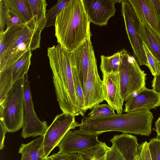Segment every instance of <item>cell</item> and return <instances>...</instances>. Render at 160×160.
<instances>
[{"mask_svg": "<svg viewBox=\"0 0 160 160\" xmlns=\"http://www.w3.org/2000/svg\"><path fill=\"white\" fill-rule=\"evenodd\" d=\"M90 21L82 0H70L56 18L55 36L57 42L69 52L91 38Z\"/></svg>", "mask_w": 160, "mask_h": 160, "instance_id": "1", "label": "cell"}, {"mask_svg": "<svg viewBox=\"0 0 160 160\" xmlns=\"http://www.w3.org/2000/svg\"><path fill=\"white\" fill-rule=\"evenodd\" d=\"M153 119L152 113L147 109L135 111L124 114L107 117L90 118L83 117L79 126V130L97 134L110 131H118L149 136L152 132Z\"/></svg>", "mask_w": 160, "mask_h": 160, "instance_id": "2", "label": "cell"}, {"mask_svg": "<svg viewBox=\"0 0 160 160\" xmlns=\"http://www.w3.org/2000/svg\"><path fill=\"white\" fill-rule=\"evenodd\" d=\"M44 28L34 18L26 23L6 27L0 33V71L15 62L25 52L39 48Z\"/></svg>", "mask_w": 160, "mask_h": 160, "instance_id": "3", "label": "cell"}, {"mask_svg": "<svg viewBox=\"0 0 160 160\" xmlns=\"http://www.w3.org/2000/svg\"><path fill=\"white\" fill-rule=\"evenodd\" d=\"M47 55L60 109L63 112L82 116L75 96L70 52L58 43L48 48Z\"/></svg>", "mask_w": 160, "mask_h": 160, "instance_id": "4", "label": "cell"}, {"mask_svg": "<svg viewBox=\"0 0 160 160\" xmlns=\"http://www.w3.org/2000/svg\"><path fill=\"white\" fill-rule=\"evenodd\" d=\"M25 77L13 83L0 103V121L8 132H14L23 125Z\"/></svg>", "mask_w": 160, "mask_h": 160, "instance_id": "5", "label": "cell"}, {"mask_svg": "<svg viewBox=\"0 0 160 160\" xmlns=\"http://www.w3.org/2000/svg\"><path fill=\"white\" fill-rule=\"evenodd\" d=\"M118 72L121 93L127 101L134 92L146 87V74L142 70L136 59L124 49Z\"/></svg>", "mask_w": 160, "mask_h": 160, "instance_id": "6", "label": "cell"}, {"mask_svg": "<svg viewBox=\"0 0 160 160\" xmlns=\"http://www.w3.org/2000/svg\"><path fill=\"white\" fill-rule=\"evenodd\" d=\"M121 3L122 15L134 57L139 65H145L148 68L142 42L139 34V20L128 0H122Z\"/></svg>", "mask_w": 160, "mask_h": 160, "instance_id": "7", "label": "cell"}, {"mask_svg": "<svg viewBox=\"0 0 160 160\" xmlns=\"http://www.w3.org/2000/svg\"><path fill=\"white\" fill-rule=\"evenodd\" d=\"M48 127L47 122L41 121L34 110L27 73L25 76L23 125L22 136L24 138L31 137L43 136L46 133Z\"/></svg>", "mask_w": 160, "mask_h": 160, "instance_id": "8", "label": "cell"}, {"mask_svg": "<svg viewBox=\"0 0 160 160\" xmlns=\"http://www.w3.org/2000/svg\"><path fill=\"white\" fill-rule=\"evenodd\" d=\"M99 135L79 129L69 130L58 145V154L65 155L82 153L100 144Z\"/></svg>", "mask_w": 160, "mask_h": 160, "instance_id": "9", "label": "cell"}, {"mask_svg": "<svg viewBox=\"0 0 160 160\" xmlns=\"http://www.w3.org/2000/svg\"><path fill=\"white\" fill-rule=\"evenodd\" d=\"M75 117L64 112L56 116L44 136L43 148L46 157L58 146L68 131L79 126L80 123L76 121Z\"/></svg>", "mask_w": 160, "mask_h": 160, "instance_id": "10", "label": "cell"}, {"mask_svg": "<svg viewBox=\"0 0 160 160\" xmlns=\"http://www.w3.org/2000/svg\"><path fill=\"white\" fill-rule=\"evenodd\" d=\"M120 0H82L85 12L91 22L100 26L108 24L115 15V5Z\"/></svg>", "mask_w": 160, "mask_h": 160, "instance_id": "11", "label": "cell"}, {"mask_svg": "<svg viewBox=\"0 0 160 160\" xmlns=\"http://www.w3.org/2000/svg\"><path fill=\"white\" fill-rule=\"evenodd\" d=\"M82 89L85 113L87 110L92 108L104 100L102 80L98 72L97 62L90 67Z\"/></svg>", "mask_w": 160, "mask_h": 160, "instance_id": "12", "label": "cell"}, {"mask_svg": "<svg viewBox=\"0 0 160 160\" xmlns=\"http://www.w3.org/2000/svg\"><path fill=\"white\" fill-rule=\"evenodd\" d=\"M102 83L104 100L118 114H122L124 101L121 93L119 72L102 74Z\"/></svg>", "mask_w": 160, "mask_h": 160, "instance_id": "13", "label": "cell"}, {"mask_svg": "<svg viewBox=\"0 0 160 160\" xmlns=\"http://www.w3.org/2000/svg\"><path fill=\"white\" fill-rule=\"evenodd\" d=\"M160 106V94L146 87L133 93L126 101L123 112L150 110Z\"/></svg>", "mask_w": 160, "mask_h": 160, "instance_id": "14", "label": "cell"}, {"mask_svg": "<svg viewBox=\"0 0 160 160\" xmlns=\"http://www.w3.org/2000/svg\"><path fill=\"white\" fill-rule=\"evenodd\" d=\"M110 141L124 160H137L138 148L140 145L135 136L123 133L114 135Z\"/></svg>", "mask_w": 160, "mask_h": 160, "instance_id": "15", "label": "cell"}, {"mask_svg": "<svg viewBox=\"0 0 160 160\" xmlns=\"http://www.w3.org/2000/svg\"><path fill=\"white\" fill-rule=\"evenodd\" d=\"M138 19L160 35L159 26L149 0H128Z\"/></svg>", "mask_w": 160, "mask_h": 160, "instance_id": "16", "label": "cell"}, {"mask_svg": "<svg viewBox=\"0 0 160 160\" xmlns=\"http://www.w3.org/2000/svg\"><path fill=\"white\" fill-rule=\"evenodd\" d=\"M138 31L142 41L153 55L160 62V35L140 20Z\"/></svg>", "mask_w": 160, "mask_h": 160, "instance_id": "17", "label": "cell"}, {"mask_svg": "<svg viewBox=\"0 0 160 160\" xmlns=\"http://www.w3.org/2000/svg\"><path fill=\"white\" fill-rule=\"evenodd\" d=\"M44 136H41L26 144L22 143L18 153L21 154L20 160H46L44 152Z\"/></svg>", "mask_w": 160, "mask_h": 160, "instance_id": "18", "label": "cell"}, {"mask_svg": "<svg viewBox=\"0 0 160 160\" xmlns=\"http://www.w3.org/2000/svg\"><path fill=\"white\" fill-rule=\"evenodd\" d=\"M31 51L25 52L15 62L3 69L11 75L14 82L24 77L27 73L31 65Z\"/></svg>", "mask_w": 160, "mask_h": 160, "instance_id": "19", "label": "cell"}, {"mask_svg": "<svg viewBox=\"0 0 160 160\" xmlns=\"http://www.w3.org/2000/svg\"><path fill=\"white\" fill-rule=\"evenodd\" d=\"M10 11L23 23L28 22L33 17L29 0H6Z\"/></svg>", "mask_w": 160, "mask_h": 160, "instance_id": "20", "label": "cell"}, {"mask_svg": "<svg viewBox=\"0 0 160 160\" xmlns=\"http://www.w3.org/2000/svg\"><path fill=\"white\" fill-rule=\"evenodd\" d=\"M122 57V50L110 56H101L100 68L102 73L118 72Z\"/></svg>", "mask_w": 160, "mask_h": 160, "instance_id": "21", "label": "cell"}, {"mask_svg": "<svg viewBox=\"0 0 160 160\" xmlns=\"http://www.w3.org/2000/svg\"><path fill=\"white\" fill-rule=\"evenodd\" d=\"M33 17L38 25L43 28L46 24V8L48 4L45 0H29Z\"/></svg>", "mask_w": 160, "mask_h": 160, "instance_id": "22", "label": "cell"}, {"mask_svg": "<svg viewBox=\"0 0 160 160\" xmlns=\"http://www.w3.org/2000/svg\"><path fill=\"white\" fill-rule=\"evenodd\" d=\"M109 148L105 143L102 142L99 145L80 154L84 160H106Z\"/></svg>", "mask_w": 160, "mask_h": 160, "instance_id": "23", "label": "cell"}, {"mask_svg": "<svg viewBox=\"0 0 160 160\" xmlns=\"http://www.w3.org/2000/svg\"><path fill=\"white\" fill-rule=\"evenodd\" d=\"M70 0H58L57 3L46 11L45 27L54 26L56 18L65 7Z\"/></svg>", "mask_w": 160, "mask_h": 160, "instance_id": "24", "label": "cell"}, {"mask_svg": "<svg viewBox=\"0 0 160 160\" xmlns=\"http://www.w3.org/2000/svg\"><path fill=\"white\" fill-rule=\"evenodd\" d=\"M115 110L108 104H98L94 107L88 114L90 118H102L112 116L116 113Z\"/></svg>", "mask_w": 160, "mask_h": 160, "instance_id": "25", "label": "cell"}, {"mask_svg": "<svg viewBox=\"0 0 160 160\" xmlns=\"http://www.w3.org/2000/svg\"><path fill=\"white\" fill-rule=\"evenodd\" d=\"M142 44L149 64L148 68L152 75L155 76L158 73L160 68V62L153 55L143 42Z\"/></svg>", "mask_w": 160, "mask_h": 160, "instance_id": "26", "label": "cell"}, {"mask_svg": "<svg viewBox=\"0 0 160 160\" xmlns=\"http://www.w3.org/2000/svg\"><path fill=\"white\" fill-rule=\"evenodd\" d=\"M148 144L152 160H160V137L152 138Z\"/></svg>", "mask_w": 160, "mask_h": 160, "instance_id": "27", "label": "cell"}, {"mask_svg": "<svg viewBox=\"0 0 160 160\" xmlns=\"http://www.w3.org/2000/svg\"><path fill=\"white\" fill-rule=\"evenodd\" d=\"M10 9L6 0H0V33L3 32Z\"/></svg>", "mask_w": 160, "mask_h": 160, "instance_id": "28", "label": "cell"}, {"mask_svg": "<svg viewBox=\"0 0 160 160\" xmlns=\"http://www.w3.org/2000/svg\"><path fill=\"white\" fill-rule=\"evenodd\" d=\"M138 151V160H152L146 141L139 145Z\"/></svg>", "mask_w": 160, "mask_h": 160, "instance_id": "29", "label": "cell"}, {"mask_svg": "<svg viewBox=\"0 0 160 160\" xmlns=\"http://www.w3.org/2000/svg\"><path fill=\"white\" fill-rule=\"evenodd\" d=\"M106 160H124L117 149L112 145L109 148L106 155Z\"/></svg>", "mask_w": 160, "mask_h": 160, "instance_id": "30", "label": "cell"}, {"mask_svg": "<svg viewBox=\"0 0 160 160\" xmlns=\"http://www.w3.org/2000/svg\"><path fill=\"white\" fill-rule=\"evenodd\" d=\"M156 18L160 28V0H149Z\"/></svg>", "mask_w": 160, "mask_h": 160, "instance_id": "31", "label": "cell"}, {"mask_svg": "<svg viewBox=\"0 0 160 160\" xmlns=\"http://www.w3.org/2000/svg\"><path fill=\"white\" fill-rule=\"evenodd\" d=\"M23 24L21 20L10 10L6 19V25L7 27L11 25Z\"/></svg>", "mask_w": 160, "mask_h": 160, "instance_id": "32", "label": "cell"}, {"mask_svg": "<svg viewBox=\"0 0 160 160\" xmlns=\"http://www.w3.org/2000/svg\"><path fill=\"white\" fill-rule=\"evenodd\" d=\"M152 89L156 92L160 94V68L158 73L152 81Z\"/></svg>", "mask_w": 160, "mask_h": 160, "instance_id": "33", "label": "cell"}, {"mask_svg": "<svg viewBox=\"0 0 160 160\" xmlns=\"http://www.w3.org/2000/svg\"><path fill=\"white\" fill-rule=\"evenodd\" d=\"M0 149H2L4 147V141L6 133L7 132L5 128L1 122H0Z\"/></svg>", "mask_w": 160, "mask_h": 160, "instance_id": "34", "label": "cell"}, {"mask_svg": "<svg viewBox=\"0 0 160 160\" xmlns=\"http://www.w3.org/2000/svg\"><path fill=\"white\" fill-rule=\"evenodd\" d=\"M46 160H69L66 155L58 154H53L47 158Z\"/></svg>", "mask_w": 160, "mask_h": 160, "instance_id": "35", "label": "cell"}, {"mask_svg": "<svg viewBox=\"0 0 160 160\" xmlns=\"http://www.w3.org/2000/svg\"><path fill=\"white\" fill-rule=\"evenodd\" d=\"M69 160H84L80 153L65 154Z\"/></svg>", "mask_w": 160, "mask_h": 160, "instance_id": "36", "label": "cell"}, {"mask_svg": "<svg viewBox=\"0 0 160 160\" xmlns=\"http://www.w3.org/2000/svg\"><path fill=\"white\" fill-rule=\"evenodd\" d=\"M155 130L157 136L160 137V117L156 120L155 123Z\"/></svg>", "mask_w": 160, "mask_h": 160, "instance_id": "37", "label": "cell"}, {"mask_svg": "<svg viewBox=\"0 0 160 160\" xmlns=\"http://www.w3.org/2000/svg\"><path fill=\"white\" fill-rule=\"evenodd\" d=\"M138 160V158H137V160Z\"/></svg>", "mask_w": 160, "mask_h": 160, "instance_id": "38", "label": "cell"}]
</instances>
